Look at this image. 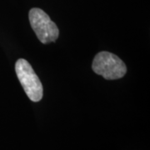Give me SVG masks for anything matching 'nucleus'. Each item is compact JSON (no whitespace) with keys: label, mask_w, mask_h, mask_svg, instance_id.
I'll return each instance as SVG.
<instances>
[{"label":"nucleus","mask_w":150,"mask_h":150,"mask_svg":"<svg viewBox=\"0 0 150 150\" xmlns=\"http://www.w3.org/2000/svg\"><path fill=\"white\" fill-rule=\"evenodd\" d=\"M92 69L105 79L113 80L123 78L127 73L126 65L117 55L109 52H100L94 57Z\"/></svg>","instance_id":"1"},{"label":"nucleus","mask_w":150,"mask_h":150,"mask_svg":"<svg viewBox=\"0 0 150 150\" xmlns=\"http://www.w3.org/2000/svg\"><path fill=\"white\" fill-rule=\"evenodd\" d=\"M15 71L29 99L33 102H39L43 98V85L31 64L25 59H18L15 64Z\"/></svg>","instance_id":"2"},{"label":"nucleus","mask_w":150,"mask_h":150,"mask_svg":"<svg viewBox=\"0 0 150 150\" xmlns=\"http://www.w3.org/2000/svg\"><path fill=\"white\" fill-rule=\"evenodd\" d=\"M28 18L33 30L41 43L47 44L57 40L59 34V28L44 11L33 8L29 11Z\"/></svg>","instance_id":"3"}]
</instances>
